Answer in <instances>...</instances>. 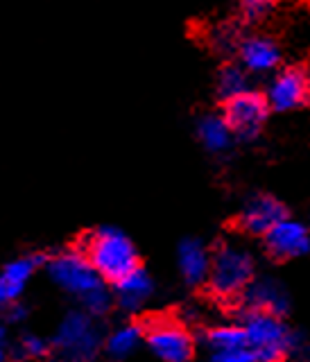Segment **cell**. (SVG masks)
<instances>
[{"label": "cell", "mask_w": 310, "mask_h": 362, "mask_svg": "<svg viewBox=\"0 0 310 362\" xmlns=\"http://www.w3.org/2000/svg\"><path fill=\"white\" fill-rule=\"evenodd\" d=\"M84 256L102 281L118 283L139 267V254H136L134 243L113 226H102L86 238Z\"/></svg>", "instance_id": "obj_1"}, {"label": "cell", "mask_w": 310, "mask_h": 362, "mask_svg": "<svg viewBox=\"0 0 310 362\" xmlns=\"http://www.w3.org/2000/svg\"><path fill=\"white\" fill-rule=\"evenodd\" d=\"M254 256L240 245H222L211 256V272H209V288L213 294L222 299L240 297L249 283L254 281Z\"/></svg>", "instance_id": "obj_2"}, {"label": "cell", "mask_w": 310, "mask_h": 362, "mask_svg": "<svg viewBox=\"0 0 310 362\" xmlns=\"http://www.w3.org/2000/svg\"><path fill=\"white\" fill-rule=\"evenodd\" d=\"M243 328L247 335V346L256 354L258 362H279L297 344V337L285 328L281 317L247 313Z\"/></svg>", "instance_id": "obj_3"}, {"label": "cell", "mask_w": 310, "mask_h": 362, "mask_svg": "<svg viewBox=\"0 0 310 362\" xmlns=\"http://www.w3.org/2000/svg\"><path fill=\"white\" fill-rule=\"evenodd\" d=\"M48 272L57 286L75 294L82 301L96 290L105 288V281L100 279L93 265L88 263L84 252H62L52 256L48 263Z\"/></svg>", "instance_id": "obj_4"}, {"label": "cell", "mask_w": 310, "mask_h": 362, "mask_svg": "<svg viewBox=\"0 0 310 362\" xmlns=\"http://www.w3.org/2000/svg\"><path fill=\"white\" fill-rule=\"evenodd\" d=\"M54 344L68 356V360L88 362L100 346V331L93 324V317L82 310L68 313L54 333Z\"/></svg>", "instance_id": "obj_5"}, {"label": "cell", "mask_w": 310, "mask_h": 362, "mask_svg": "<svg viewBox=\"0 0 310 362\" xmlns=\"http://www.w3.org/2000/svg\"><path fill=\"white\" fill-rule=\"evenodd\" d=\"M147 346L163 362H188L193 358V337L179 322L156 320L145 331Z\"/></svg>", "instance_id": "obj_6"}, {"label": "cell", "mask_w": 310, "mask_h": 362, "mask_svg": "<svg viewBox=\"0 0 310 362\" xmlns=\"http://www.w3.org/2000/svg\"><path fill=\"white\" fill-rule=\"evenodd\" d=\"M268 113H270V107H268L265 95L247 90V93L226 102L224 120L229 124V129H231V134L240 136V139H254L263 124H265Z\"/></svg>", "instance_id": "obj_7"}, {"label": "cell", "mask_w": 310, "mask_h": 362, "mask_svg": "<svg viewBox=\"0 0 310 362\" xmlns=\"http://www.w3.org/2000/svg\"><path fill=\"white\" fill-rule=\"evenodd\" d=\"M310 98V75L302 68H285L268 86V107L277 111H290L302 107Z\"/></svg>", "instance_id": "obj_8"}, {"label": "cell", "mask_w": 310, "mask_h": 362, "mask_svg": "<svg viewBox=\"0 0 310 362\" xmlns=\"http://www.w3.org/2000/svg\"><path fill=\"white\" fill-rule=\"evenodd\" d=\"M265 249L274 258H297L310 252V231L302 222L285 218L265 235Z\"/></svg>", "instance_id": "obj_9"}, {"label": "cell", "mask_w": 310, "mask_h": 362, "mask_svg": "<svg viewBox=\"0 0 310 362\" xmlns=\"http://www.w3.org/2000/svg\"><path fill=\"white\" fill-rule=\"evenodd\" d=\"M288 218V211H285L283 204L272 197V195H254L251 199H247V204L240 211V226L247 233L254 235H265L268 231H272L279 222H283Z\"/></svg>", "instance_id": "obj_10"}, {"label": "cell", "mask_w": 310, "mask_h": 362, "mask_svg": "<svg viewBox=\"0 0 310 362\" xmlns=\"http://www.w3.org/2000/svg\"><path fill=\"white\" fill-rule=\"evenodd\" d=\"M240 297H243V303L245 308H249V313H265V315L281 317L288 310V294L272 279L251 281L249 288Z\"/></svg>", "instance_id": "obj_11"}, {"label": "cell", "mask_w": 310, "mask_h": 362, "mask_svg": "<svg viewBox=\"0 0 310 362\" xmlns=\"http://www.w3.org/2000/svg\"><path fill=\"white\" fill-rule=\"evenodd\" d=\"M240 62L249 73H268L281 62V50L268 37H251L240 43Z\"/></svg>", "instance_id": "obj_12"}, {"label": "cell", "mask_w": 310, "mask_h": 362, "mask_svg": "<svg viewBox=\"0 0 310 362\" xmlns=\"http://www.w3.org/2000/svg\"><path fill=\"white\" fill-rule=\"evenodd\" d=\"M179 269L181 276L186 279L190 286H200V283L209 281V272H211V254L200 240L195 238H186L179 245Z\"/></svg>", "instance_id": "obj_13"}, {"label": "cell", "mask_w": 310, "mask_h": 362, "mask_svg": "<svg viewBox=\"0 0 310 362\" xmlns=\"http://www.w3.org/2000/svg\"><path fill=\"white\" fill-rule=\"evenodd\" d=\"M152 294V279L145 269L136 267L127 276L116 283V299L125 310L141 308L143 301Z\"/></svg>", "instance_id": "obj_14"}, {"label": "cell", "mask_w": 310, "mask_h": 362, "mask_svg": "<svg viewBox=\"0 0 310 362\" xmlns=\"http://www.w3.org/2000/svg\"><path fill=\"white\" fill-rule=\"evenodd\" d=\"M197 134L200 141L204 143L206 150L211 152H224L231 147V129L222 116H204L197 122Z\"/></svg>", "instance_id": "obj_15"}, {"label": "cell", "mask_w": 310, "mask_h": 362, "mask_svg": "<svg viewBox=\"0 0 310 362\" xmlns=\"http://www.w3.org/2000/svg\"><path fill=\"white\" fill-rule=\"evenodd\" d=\"M206 342L215 351V356H220V354H229V351L247 346V335L243 326L226 324V326L211 328L209 335H206Z\"/></svg>", "instance_id": "obj_16"}, {"label": "cell", "mask_w": 310, "mask_h": 362, "mask_svg": "<svg viewBox=\"0 0 310 362\" xmlns=\"http://www.w3.org/2000/svg\"><path fill=\"white\" fill-rule=\"evenodd\" d=\"M141 339H143L141 326L125 324L107 337V351H109L111 358H127L134 354L136 349H139Z\"/></svg>", "instance_id": "obj_17"}, {"label": "cell", "mask_w": 310, "mask_h": 362, "mask_svg": "<svg viewBox=\"0 0 310 362\" xmlns=\"http://www.w3.org/2000/svg\"><path fill=\"white\" fill-rule=\"evenodd\" d=\"M217 90L220 95L229 102L238 95H243L249 90V82H247V73L245 68L240 66H224L220 75H217Z\"/></svg>", "instance_id": "obj_18"}, {"label": "cell", "mask_w": 310, "mask_h": 362, "mask_svg": "<svg viewBox=\"0 0 310 362\" xmlns=\"http://www.w3.org/2000/svg\"><path fill=\"white\" fill-rule=\"evenodd\" d=\"M240 18L247 23H258L265 18L272 11V3H265V0H247V3L240 5Z\"/></svg>", "instance_id": "obj_19"}, {"label": "cell", "mask_w": 310, "mask_h": 362, "mask_svg": "<svg viewBox=\"0 0 310 362\" xmlns=\"http://www.w3.org/2000/svg\"><path fill=\"white\" fill-rule=\"evenodd\" d=\"M82 303H84V308H86V313L91 317H93V315H105L109 310V305H111V294H109L107 288H100L93 294H88V297Z\"/></svg>", "instance_id": "obj_20"}, {"label": "cell", "mask_w": 310, "mask_h": 362, "mask_svg": "<svg viewBox=\"0 0 310 362\" xmlns=\"http://www.w3.org/2000/svg\"><path fill=\"white\" fill-rule=\"evenodd\" d=\"M45 351H48V344H45V339L39 337V335H25L18 342V354L23 358H41L45 356Z\"/></svg>", "instance_id": "obj_21"}, {"label": "cell", "mask_w": 310, "mask_h": 362, "mask_svg": "<svg viewBox=\"0 0 310 362\" xmlns=\"http://www.w3.org/2000/svg\"><path fill=\"white\" fill-rule=\"evenodd\" d=\"M213 362H258V360H256L254 351H251L249 346H243V349L229 351V354L213 356Z\"/></svg>", "instance_id": "obj_22"}, {"label": "cell", "mask_w": 310, "mask_h": 362, "mask_svg": "<svg viewBox=\"0 0 310 362\" xmlns=\"http://www.w3.org/2000/svg\"><path fill=\"white\" fill-rule=\"evenodd\" d=\"M18 294L21 292L16 288H11L7 281L0 279V305H3V303H11V301L18 297Z\"/></svg>", "instance_id": "obj_23"}, {"label": "cell", "mask_w": 310, "mask_h": 362, "mask_svg": "<svg viewBox=\"0 0 310 362\" xmlns=\"http://www.w3.org/2000/svg\"><path fill=\"white\" fill-rule=\"evenodd\" d=\"M23 317H25V310H23V308H14V310H11L9 313V320H23Z\"/></svg>", "instance_id": "obj_24"}, {"label": "cell", "mask_w": 310, "mask_h": 362, "mask_svg": "<svg viewBox=\"0 0 310 362\" xmlns=\"http://www.w3.org/2000/svg\"><path fill=\"white\" fill-rule=\"evenodd\" d=\"M3 339H5V328L0 326V342H3Z\"/></svg>", "instance_id": "obj_25"}, {"label": "cell", "mask_w": 310, "mask_h": 362, "mask_svg": "<svg viewBox=\"0 0 310 362\" xmlns=\"http://www.w3.org/2000/svg\"><path fill=\"white\" fill-rule=\"evenodd\" d=\"M0 362H5V354H3V349H0Z\"/></svg>", "instance_id": "obj_26"}, {"label": "cell", "mask_w": 310, "mask_h": 362, "mask_svg": "<svg viewBox=\"0 0 310 362\" xmlns=\"http://www.w3.org/2000/svg\"><path fill=\"white\" fill-rule=\"evenodd\" d=\"M62 362H77V360H62Z\"/></svg>", "instance_id": "obj_27"}]
</instances>
